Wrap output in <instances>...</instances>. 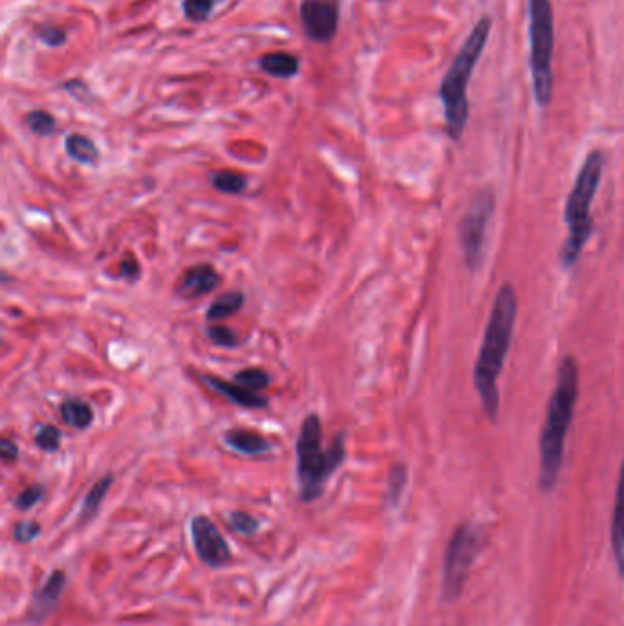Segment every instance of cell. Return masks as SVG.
<instances>
[{
    "label": "cell",
    "mask_w": 624,
    "mask_h": 626,
    "mask_svg": "<svg viewBox=\"0 0 624 626\" xmlns=\"http://www.w3.org/2000/svg\"><path fill=\"white\" fill-rule=\"evenodd\" d=\"M518 299L515 288L504 284L496 295L491 317L485 330L484 343L474 367V385L480 394L485 414L491 421L498 414V378L502 374L511 337L517 321Z\"/></svg>",
    "instance_id": "1"
},
{
    "label": "cell",
    "mask_w": 624,
    "mask_h": 626,
    "mask_svg": "<svg viewBox=\"0 0 624 626\" xmlns=\"http://www.w3.org/2000/svg\"><path fill=\"white\" fill-rule=\"evenodd\" d=\"M579 398V367L573 357L560 361L557 387L549 400L548 416L540 436V486L551 491L562 467L564 443Z\"/></svg>",
    "instance_id": "2"
},
{
    "label": "cell",
    "mask_w": 624,
    "mask_h": 626,
    "mask_svg": "<svg viewBox=\"0 0 624 626\" xmlns=\"http://www.w3.org/2000/svg\"><path fill=\"white\" fill-rule=\"evenodd\" d=\"M295 453L301 500L304 504H312L317 498L323 497L328 480L345 462V432H339L332 440V445L324 449L323 423L312 412L302 421Z\"/></svg>",
    "instance_id": "3"
},
{
    "label": "cell",
    "mask_w": 624,
    "mask_h": 626,
    "mask_svg": "<svg viewBox=\"0 0 624 626\" xmlns=\"http://www.w3.org/2000/svg\"><path fill=\"white\" fill-rule=\"evenodd\" d=\"M491 26H493L491 17H482L474 24L473 32L467 37L449 72L443 77L440 98H442L443 112H445V125L452 140H460L467 125V118H469L467 87L473 77L474 66L480 61V55L484 52Z\"/></svg>",
    "instance_id": "4"
},
{
    "label": "cell",
    "mask_w": 624,
    "mask_h": 626,
    "mask_svg": "<svg viewBox=\"0 0 624 626\" xmlns=\"http://www.w3.org/2000/svg\"><path fill=\"white\" fill-rule=\"evenodd\" d=\"M603 167V152H590L588 158L582 163L581 173L577 174V180L571 189L570 198L566 204V224L570 233L560 251V260L566 268H571L579 260L582 249L592 235L593 222L590 207L601 184Z\"/></svg>",
    "instance_id": "5"
},
{
    "label": "cell",
    "mask_w": 624,
    "mask_h": 626,
    "mask_svg": "<svg viewBox=\"0 0 624 626\" xmlns=\"http://www.w3.org/2000/svg\"><path fill=\"white\" fill-rule=\"evenodd\" d=\"M553 50L555 19L551 0H529V57L533 92L540 107H548L553 98Z\"/></svg>",
    "instance_id": "6"
},
{
    "label": "cell",
    "mask_w": 624,
    "mask_h": 626,
    "mask_svg": "<svg viewBox=\"0 0 624 626\" xmlns=\"http://www.w3.org/2000/svg\"><path fill=\"white\" fill-rule=\"evenodd\" d=\"M480 550V535L478 531L462 524L452 535L447 555H445V568H443V599L456 601L462 594L463 584L467 581L476 553Z\"/></svg>",
    "instance_id": "7"
},
{
    "label": "cell",
    "mask_w": 624,
    "mask_h": 626,
    "mask_svg": "<svg viewBox=\"0 0 624 626\" xmlns=\"http://www.w3.org/2000/svg\"><path fill=\"white\" fill-rule=\"evenodd\" d=\"M495 211V196L484 191L476 196L471 207L460 222V246L463 259L471 270H476L484 257L485 233L487 224Z\"/></svg>",
    "instance_id": "8"
},
{
    "label": "cell",
    "mask_w": 624,
    "mask_h": 626,
    "mask_svg": "<svg viewBox=\"0 0 624 626\" xmlns=\"http://www.w3.org/2000/svg\"><path fill=\"white\" fill-rule=\"evenodd\" d=\"M191 539L198 559L209 568H222L231 561V548L216 528L215 522L205 515H194L191 520Z\"/></svg>",
    "instance_id": "9"
},
{
    "label": "cell",
    "mask_w": 624,
    "mask_h": 626,
    "mask_svg": "<svg viewBox=\"0 0 624 626\" xmlns=\"http://www.w3.org/2000/svg\"><path fill=\"white\" fill-rule=\"evenodd\" d=\"M302 28L313 43H330L339 28V6L335 0H302Z\"/></svg>",
    "instance_id": "10"
},
{
    "label": "cell",
    "mask_w": 624,
    "mask_h": 626,
    "mask_svg": "<svg viewBox=\"0 0 624 626\" xmlns=\"http://www.w3.org/2000/svg\"><path fill=\"white\" fill-rule=\"evenodd\" d=\"M66 573L63 570H55L50 577L41 584V588L33 595L32 606L28 616L33 623H43L46 617L54 612L61 597L65 594Z\"/></svg>",
    "instance_id": "11"
},
{
    "label": "cell",
    "mask_w": 624,
    "mask_h": 626,
    "mask_svg": "<svg viewBox=\"0 0 624 626\" xmlns=\"http://www.w3.org/2000/svg\"><path fill=\"white\" fill-rule=\"evenodd\" d=\"M220 284V275L209 264H198L185 271L176 293L183 299H200L204 295L215 292Z\"/></svg>",
    "instance_id": "12"
},
{
    "label": "cell",
    "mask_w": 624,
    "mask_h": 626,
    "mask_svg": "<svg viewBox=\"0 0 624 626\" xmlns=\"http://www.w3.org/2000/svg\"><path fill=\"white\" fill-rule=\"evenodd\" d=\"M204 381L209 389L222 394L224 398L235 403L238 407H244V409L268 407V400L264 396H260L259 392H253V390L246 389L238 383H229L226 379L216 378V376H204Z\"/></svg>",
    "instance_id": "13"
},
{
    "label": "cell",
    "mask_w": 624,
    "mask_h": 626,
    "mask_svg": "<svg viewBox=\"0 0 624 626\" xmlns=\"http://www.w3.org/2000/svg\"><path fill=\"white\" fill-rule=\"evenodd\" d=\"M224 442L244 456H260L271 451V443L262 434L248 429H229L224 434Z\"/></svg>",
    "instance_id": "14"
},
{
    "label": "cell",
    "mask_w": 624,
    "mask_h": 626,
    "mask_svg": "<svg viewBox=\"0 0 624 626\" xmlns=\"http://www.w3.org/2000/svg\"><path fill=\"white\" fill-rule=\"evenodd\" d=\"M612 548L621 577H624V462L619 471L615 493L614 520H612Z\"/></svg>",
    "instance_id": "15"
},
{
    "label": "cell",
    "mask_w": 624,
    "mask_h": 626,
    "mask_svg": "<svg viewBox=\"0 0 624 626\" xmlns=\"http://www.w3.org/2000/svg\"><path fill=\"white\" fill-rule=\"evenodd\" d=\"M260 70L264 74L277 79H291L297 76L301 61L297 55L288 54V52H271V54L262 55L259 59Z\"/></svg>",
    "instance_id": "16"
},
{
    "label": "cell",
    "mask_w": 624,
    "mask_h": 626,
    "mask_svg": "<svg viewBox=\"0 0 624 626\" xmlns=\"http://www.w3.org/2000/svg\"><path fill=\"white\" fill-rule=\"evenodd\" d=\"M65 151L74 162L81 165H96L99 162V149L96 143L85 134H68Z\"/></svg>",
    "instance_id": "17"
},
{
    "label": "cell",
    "mask_w": 624,
    "mask_h": 626,
    "mask_svg": "<svg viewBox=\"0 0 624 626\" xmlns=\"http://www.w3.org/2000/svg\"><path fill=\"white\" fill-rule=\"evenodd\" d=\"M244 304H246V295L244 293L238 292V290L224 293L220 299H216L215 303L207 308L205 319L209 323H220L227 317L240 312L244 308Z\"/></svg>",
    "instance_id": "18"
},
{
    "label": "cell",
    "mask_w": 624,
    "mask_h": 626,
    "mask_svg": "<svg viewBox=\"0 0 624 626\" xmlns=\"http://www.w3.org/2000/svg\"><path fill=\"white\" fill-rule=\"evenodd\" d=\"M61 416L63 420L79 431H85L94 423V409L88 405L87 401L79 398H68L61 405Z\"/></svg>",
    "instance_id": "19"
},
{
    "label": "cell",
    "mask_w": 624,
    "mask_h": 626,
    "mask_svg": "<svg viewBox=\"0 0 624 626\" xmlns=\"http://www.w3.org/2000/svg\"><path fill=\"white\" fill-rule=\"evenodd\" d=\"M114 484V476L108 475L99 478L94 486L90 487V491L87 493V497L83 498V504H81V511H79V522H87L96 515L103 500L107 498L110 487Z\"/></svg>",
    "instance_id": "20"
},
{
    "label": "cell",
    "mask_w": 624,
    "mask_h": 626,
    "mask_svg": "<svg viewBox=\"0 0 624 626\" xmlns=\"http://www.w3.org/2000/svg\"><path fill=\"white\" fill-rule=\"evenodd\" d=\"M211 184L216 191L224 195H242L248 189V178L244 174L235 171H216L211 174Z\"/></svg>",
    "instance_id": "21"
},
{
    "label": "cell",
    "mask_w": 624,
    "mask_h": 626,
    "mask_svg": "<svg viewBox=\"0 0 624 626\" xmlns=\"http://www.w3.org/2000/svg\"><path fill=\"white\" fill-rule=\"evenodd\" d=\"M26 127L39 138H48L55 134L57 130V121L54 116L46 110H32L30 114H26Z\"/></svg>",
    "instance_id": "22"
},
{
    "label": "cell",
    "mask_w": 624,
    "mask_h": 626,
    "mask_svg": "<svg viewBox=\"0 0 624 626\" xmlns=\"http://www.w3.org/2000/svg\"><path fill=\"white\" fill-rule=\"evenodd\" d=\"M405 486H407V467L403 464L394 465L388 476L387 504L390 508L398 506Z\"/></svg>",
    "instance_id": "23"
},
{
    "label": "cell",
    "mask_w": 624,
    "mask_h": 626,
    "mask_svg": "<svg viewBox=\"0 0 624 626\" xmlns=\"http://www.w3.org/2000/svg\"><path fill=\"white\" fill-rule=\"evenodd\" d=\"M235 383L253 392H260V390L268 389L271 378L262 368H244L235 374Z\"/></svg>",
    "instance_id": "24"
},
{
    "label": "cell",
    "mask_w": 624,
    "mask_h": 626,
    "mask_svg": "<svg viewBox=\"0 0 624 626\" xmlns=\"http://www.w3.org/2000/svg\"><path fill=\"white\" fill-rule=\"evenodd\" d=\"M218 0H183L182 10L191 22H205L215 10Z\"/></svg>",
    "instance_id": "25"
},
{
    "label": "cell",
    "mask_w": 624,
    "mask_h": 626,
    "mask_svg": "<svg viewBox=\"0 0 624 626\" xmlns=\"http://www.w3.org/2000/svg\"><path fill=\"white\" fill-rule=\"evenodd\" d=\"M63 432L59 431L55 425H43L35 434V443L44 453H57L61 449Z\"/></svg>",
    "instance_id": "26"
},
{
    "label": "cell",
    "mask_w": 624,
    "mask_h": 626,
    "mask_svg": "<svg viewBox=\"0 0 624 626\" xmlns=\"http://www.w3.org/2000/svg\"><path fill=\"white\" fill-rule=\"evenodd\" d=\"M229 526H231V529H235L238 535H242V537H253V535L259 533L260 522L253 515H249V513L233 511L229 515Z\"/></svg>",
    "instance_id": "27"
},
{
    "label": "cell",
    "mask_w": 624,
    "mask_h": 626,
    "mask_svg": "<svg viewBox=\"0 0 624 626\" xmlns=\"http://www.w3.org/2000/svg\"><path fill=\"white\" fill-rule=\"evenodd\" d=\"M205 334L209 337V341L216 346H222V348H235L238 346V337L231 328L222 326V324H211L207 326Z\"/></svg>",
    "instance_id": "28"
},
{
    "label": "cell",
    "mask_w": 624,
    "mask_h": 626,
    "mask_svg": "<svg viewBox=\"0 0 624 626\" xmlns=\"http://www.w3.org/2000/svg\"><path fill=\"white\" fill-rule=\"evenodd\" d=\"M44 497V487L41 484H33L26 489H22L21 493L17 495V498L13 500L15 508L21 509V511H28V509L35 508Z\"/></svg>",
    "instance_id": "29"
},
{
    "label": "cell",
    "mask_w": 624,
    "mask_h": 626,
    "mask_svg": "<svg viewBox=\"0 0 624 626\" xmlns=\"http://www.w3.org/2000/svg\"><path fill=\"white\" fill-rule=\"evenodd\" d=\"M37 39L50 48H59L66 43V32L54 24H41L37 28Z\"/></svg>",
    "instance_id": "30"
},
{
    "label": "cell",
    "mask_w": 624,
    "mask_h": 626,
    "mask_svg": "<svg viewBox=\"0 0 624 626\" xmlns=\"http://www.w3.org/2000/svg\"><path fill=\"white\" fill-rule=\"evenodd\" d=\"M43 533V528L39 522H17L13 526V539L17 540L19 544H30L33 540L37 539L39 535Z\"/></svg>",
    "instance_id": "31"
},
{
    "label": "cell",
    "mask_w": 624,
    "mask_h": 626,
    "mask_svg": "<svg viewBox=\"0 0 624 626\" xmlns=\"http://www.w3.org/2000/svg\"><path fill=\"white\" fill-rule=\"evenodd\" d=\"M140 273V264H138V260L132 253H129L125 259L119 262V277L121 279L129 282L138 281Z\"/></svg>",
    "instance_id": "32"
},
{
    "label": "cell",
    "mask_w": 624,
    "mask_h": 626,
    "mask_svg": "<svg viewBox=\"0 0 624 626\" xmlns=\"http://www.w3.org/2000/svg\"><path fill=\"white\" fill-rule=\"evenodd\" d=\"M0 456L6 464H11L19 458V445L15 442H11L8 438H2L0 440Z\"/></svg>",
    "instance_id": "33"
}]
</instances>
